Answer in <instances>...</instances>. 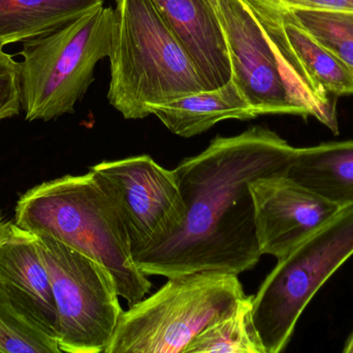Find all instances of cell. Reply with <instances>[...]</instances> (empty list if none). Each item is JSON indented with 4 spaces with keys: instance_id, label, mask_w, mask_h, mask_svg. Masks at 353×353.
I'll use <instances>...</instances> for the list:
<instances>
[{
    "instance_id": "cell-1",
    "label": "cell",
    "mask_w": 353,
    "mask_h": 353,
    "mask_svg": "<svg viewBox=\"0 0 353 353\" xmlns=\"http://www.w3.org/2000/svg\"><path fill=\"white\" fill-rule=\"evenodd\" d=\"M277 133L252 126L216 136L205 151L174 169L187 207L184 225L159 246L134 257L147 276L173 278L195 271L240 275L263 256L249 184L284 173L296 153Z\"/></svg>"
},
{
    "instance_id": "cell-2",
    "label": "cell",
    "mask_w": 353,
    "mask_h": 353,
    "mask_svg": "<svg viewBox=\"0 0 353 353\" xmlns=\"http://www.w3.org/2000/svg\"><path fill=\"white\" fill-rule=\"evenodd\" d=\"M19 227L54 238L103 265L120 298L137 304L152 287L134 261L130 236L113 199L91 170L33 187L14 207Z\"/></svg>"
},
{
    "instance_id": "cell-3",
    "label": "cell",
    "mask_w": 353,
    "mask_h": 353,
    "mask_svg": "<svg viewBox=\"0 0 353 353\" xmlns=\"http://www.w3.org/2000/svg\"><path fill=\"white\" fill-rule=\"evenodd\" d=\"M108 99L125 120L148 107L207 90L180 41L151 0H116Z\"/></svg>"
},
{
    "instance_id": "cell-4",
    "label": "cell",
    "mask_w": 353,
    "mask_h": 353,
    "mask_svg": "<svg viewBox=\"0 0 353 353\" xmlns=\"http://www.w3.org/2000/svg\"><path fill=\"white\" fill-rule=\"evenodd\" d=\"M114 8L101 6L66 26L23 41L19 55L21 108L27 122H50L74 112L111 54Z\"/></svg>"
},
{
    "instance_id": "cell-5",
    "label": "cell",
    "mask_w": 353,
    "mask_h": 353,
    "mask_svg": "<svg viewBox=\"0 0 353 353\" xmlns=\"http://www.w3.org/2000/svg\"><path fill=\"white\" fill-rule=\"evenodd\" d=\"M244 296L234 274L203 271L169 278L152 296L123 311L107 353H185Z\"/></svg>"
},
{
    "instance_id": "cell-6",
    "label": "cell",
    "mask_w": 353,
    "mask_h": 353,
    "mask_svg": "<svg viewBox=\"0 0 353 353\" xmlns=\"http://www.w3.org/2000/svg\"><path fill=\"white\" fill-rule=\"evenodd\" d=\"M353 255V204L303 240L253 296L252 321L265 353L283 352L301 315L323 284Z\"/></svg>"
},
{
    "instance_id": "cell-7",
    "label": "cell",
    "mask_w": 353,
    "mask_h": 353,
    "mask_svg": "<svg viewBox=\"0 0 353 353\" xmlns=\"http://www.w3.org/2000/svg\"><path fill=\"white\" fill-rule=\"evenodd\" d=\"M37 240L57 309L60 352L107 353L123 313L111 274L54 238Z\"/></svg>"
},
{
    "instance_id": "cell-8",
    "label": "cell",
    "mask_w": 353,
    "mask_h": 353,
    "mask_svg": "<svg viewBox=\"0 0 353 353\" xmlns=\"http://www.w3.org/2000/svg\"><path fill=\"white\" fill-rule=\"evenodd\" d=\"M90 170L115 202L134 257L159 246L184 225L187 207L175 171L150 155L103 161Z\"/></svg>"
},
{
    "instance_id": "cell-9",
    "label": "cell",
    "mask_w": 353,
    "mask_h": 353,
    "mask_svg": "<svg viewBox=\"0 0 353 353\" xmlns=\"http://www.w3.org/2000/svg\"><path fill=\"white\" fill-rule=\"evenodd\" d=\"M232 80L257 116H310L279 55L244 0H216Z\"/></svg>"
},
{
    "instance_id": "cell-10",
    "label": "cell",
    "mask_w": 353,
    "mask_h": 353,
    "mask_svg": "<svg viewBox=\"0 0 353 353\" xmlns=\"http://www.w3.org/2000/svg\"><path fill=\"white\" fill-rule=\"evenodd\" d=\"M249 189L261 254L277 259L292 252L340 211L285 172L257 178L249 184Z\"/></svg>"
},
{
    "instance_id": "cell-11",
    "label": "cell",
    "mask_w": 353,
    "mask_h": 353,
    "mask_svg": "<svg viewBox=\"0 0 353 353\" xmlns=\"http://www.w3.org/2000/svg\"><path fill=\"white\" fill-rule=\"evenodd\" d=\"M194 64L207 90L232 80L216 0H151Z\"/></svg>"
},
{
    "instance_id": "cell-12",
    "label": "cell",
    "mask_w": 353,
    "mask_h": 353,
    "mask_svg": "<svg viewBox=\"0 0 353 353\" xmlns=\"http://www.w3.org/2000/svg\"><path fill=\"white\" fill-rule=\"evenodd\" d=\"M0 282L18 296L57 337V309L37 236L14 222H8L6 236L0 242Z\"/></svg>"
},
{
    "instance_id": "cell-13",
    "label": "cell",
    "mask_w": 353,
    "mask_h": 353,
    "mask_svg": "<svg viewBox=\"0 0 353 353\" xmlns=\"http://www.w3.org/2000/svg\"><path fill=\"white\" fill-rule=\"evenodd\" d=\"M163 126L176 136L190 138L207 132L223 120H249L257 115L234 81L218 88L201 90L148 107Z\"/></svg>"
},
{
    "instance_id": "cell-14",
    "label": "cell",
    "mask_w": 353,
    "mask_h": 353,
    "mask_svg": "<svg viewBox=\"0 0 353 353\" xmlns=\"http://www.w3.org/2000/svg\"><path fill=\"white\" fill-rule=\"evenodd\" d=\"M288 178L340 209L353 204V141L296 147Z\"/></svg>"
},
{
    "instance_id": "cell-15",
    "label": "cell",
    "mask_w": 353,
    "mask_h": 353,
    "mask_svg": "<svg viewBox=\"0 0 353 353\" xmlns=\"http://www.w3.org/2000/svg\"><path fill=\"white\" fill-rule=\"evenodd\" d=\"M103 0H0V47L50 35Z\"/></svg>"
},
{
    "instance_id": "cell-16",
    "label": "cell",
    "mask_w": 353,
    "mask_h": 353,
    "mask_svg": "<svg viewBox=\"0 0 353 353\" xmlns=\"http://www.w3.org/2000/svg\"><path fill=\"white\" fill-rule=\"evenodd\" d=\"M277 8L290 48L311 79L327 95L333 97L353 95V79L344 64L286 10Z\"/></svg>"
},
{
    "instance_id": "cell-17",
    "label": "cell",
    "mask_w": 353,
    "mask_h": 353,
    "mask_svg": "<svg viewBox=\"0 0 353 353\" xmlns=\"http://www.w3.org/2000/svg\"><path fill=\"white\" fill-rule=\"evenodd\" d=\"M0 353H61L55 334L1 282Z\"/></svg>"
},
{
    "instance_id": "cell-18",
    "label": "cell",
    "mask_w": 353,
    "mask_h": 353,
    "mask_svg": "<svg viewBox=\"0 0 353 353\" xmlns=\"http://www.w3.org/2000/svg\"><path fill=\"white\" fill-rule=\"evenodd\" d=\"M253 296L245 294L210 323L185 353H265L252 321Z\"/></svg>"
},
{
    "instance_id": "cell-19",
    "label": "cell",
    "mask_w": 353,
    "mask_h": 353,
    "mask_svg": "<svg viewBox=\"0 0 353 353\" xmlns=\"http://www.w3.org/2000/svg\"><path fill=\"white\" fill-rule=\"evenodd\" d=\"M286 12L333 53L347 68L353 79V12L309 10Z\"/></svg>"
},
{
    "instance_id": "cell-20",
    "label": "cell",
    "mask_w": 353,
    "mask_h": 353,
    "mask_svg": "<svg viewBox=\"0 0 353 353\" xmlns=\"http://www.w3.org/2000/svg\"><path fill=\"white\" fill-rule=\"evenodd\" d=\"M19 64L0 47V122L20 112Z\"/></svg>"
},
{
    "instance_id": "cell-21",
    "label": "cell",
    "mask_w": 353,
    "mask_h": 353,
    "mask_svg": "<svg viewBox=\"0 0 353 353\" xmlns=\"http://www.w3.org/2000/svg\"><path fill=\"white\" fill-rule=\"evenodd\" d=\"M281 10H330L353 12V0H259Z\"/></svg>"
},
{
    "instance_id": "cell-22",
    "label": "cell",
    "mask_w": 353,
    "mask_h": 353,
    "mask_svg": "<svg viewBox=\"0 0 353 353\" xmlns=\"http://www.w3.org/2000/svg\"><path fill=\"white\" fill-rule=\"evenodd\" d=\"M344 353H353V330L343 348Z\"/></svg>"
},
{
    "instance_id": "cell-23",
    "label": "cell",
    "mask_w": 353,
    "mask_h": 353,
    "mask_svg": "<svg viewBox=\"0 0 353 353\" xmlns=\"http://www.w3.org/2000/svg\"><path fill=\"white\" fill-rule=\"evenodd\" d=\"M8 222H4L1 213H0V242H1L3 236H6V229H8Z\"/></svg>"
}]
</instances>
